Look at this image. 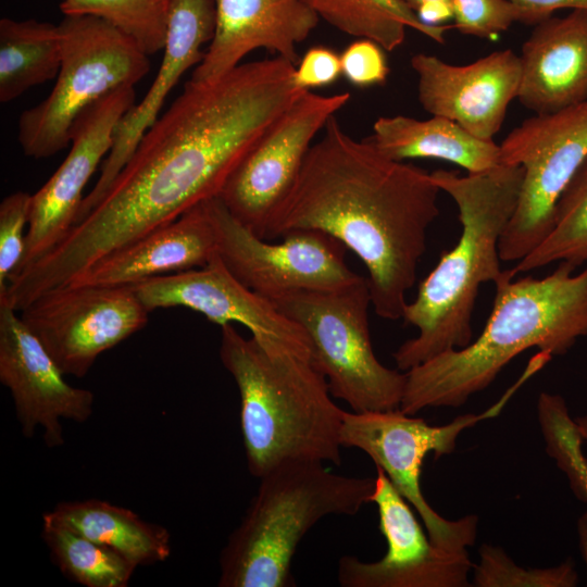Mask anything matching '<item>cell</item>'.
I'll use <instances>...</instances> for the list:
<instances>
[{
    "label": "cell",
    "instance_id": "6da1fadb",
    "mask_svg": "<svg viewBox=\"0 0 587 587\" xmlns=\"http://www.w3.org/2000/svg\"><path fill=\"white\" fill-rule=\"evenodd\" d=\"M275 57L218 79H190L147 129L100 202L50 253L72 278L104 255L216 197L257 141L307 90Z\"/></svg>",
    "mask_w": 587,
    "mask_h": 587
},
{
    "label": "cell",
    "instance_id": "7a4b0ae2",
    "mask_svg": "<svg viewBox=\"0 0 587 587\" xmlns=\"http://www.w3.org/2000/svg\"><path fill=\"white\" fill-rule=\"evenodd\" d=\"M440 191L430 173L354 139L333 115L264 239L294 229L332 236L366 267L375 313L402 320Z\"/></svg>",
    "mask_w": 587,
    "mask_h": 587
},
{
    "label": "cell",
    "instance_id": "3957f363",
    "mask_svg": "<svg viewBox=\"0 0 587 587\" xmlns=\"http://www.w3.org/2000/svg\"><path fill=\"white\" fill-rule=\"evenodd\" d=\"M559 262L549 275L515 278L503 270L482 334L466 347L442 352L405 372L399 409L458 408L487 388L517 354L530 349L565 354L587 336V265L579 273Z\"/></svg>",
    "mask_w": 587,
    "mask_h": 587
},
{
    "label": "cell",
    "instance_id": "277c9868",
    "mask_svg": "<svg viewBox=\"0 0 587 587\" xmlns=\"http://www.w3.org/2000/svg\"><path fill=\"white\" fill-rule=\"evenodd\" d=\"M430 175L453 199L461 235L452 249L441 253L415 299L404 308L402 320L416 327L417 335L392 354L403 372L473 340L472 316L479 288L495 284L503 273L499 245L519 202L524 168L500 163L482 173L437 170Z\"/></svg>",
    "mask_w": 587,
    "mask_h": 587
},
{
    "label": "cell",
    "instance_id": "5b68a950",
    "mask_svg": "<svg viewBox=\"0 0 587 587\" xmlns=\"http://www.w3.org/2000/svg\"><path fill=\"white\" fill-rule=\"evenodd\" d=\"M220 359L240 396L248 471L257 478L295 461L341 462L346 411L311 357L221 326Z\"/></svg>",
    "mask_w": 587,
    "mask_h": 587
},
{
    "label": "cell",
    "instance_id": "8992f818",
    "mask_svg": "<svg viewBox=\"0 0 587 587\" xmlns=\"http://www.w3.org/2000/svg\"><path fill=\"white\" fill-rule=\"evenodd\" d=\"M260 479L241 523L220 555V587L294 586L299 542L322 519L354 515L371 502L375 478L328 471L324 463H284Z\"/></svg>",
    "mask_w": 587,
    "mask_h": 587
},
{
    "label": "cell",
    "instance_id": "52a82bcc",
    "mask_svg": "<svg viewBox=\"0 0 587 587\" xmlns=\"http://www.w3.org/2000/svg\"><path fill=\"white\" fill-rule=\"evenodd\" d=\"M270 300L305 333L311 360L334 398L353 412L399 409L407 374L376 358L369 327L367 277L360 275L336 289L295 291Z\"/></svg>",
    "mask_w": 587,
    "mask_h": 587
},
{
    "label": "cell",
    "instance_id": "ba28073f",
    "mask_svg": "<svg viewBox=\"0 0 587 587\" xmlns=\"http://www.w3.org/2000/svg\"><path fill=\"white\" fill-rule=\"evenodd\" d=\"M58 26L62 58L57 82L50 95L18 120L21 148L35 159L63 150L86 109L122 87H134L150 70L149 55L98 17L66 15Z\"/></svg>",
    "mask_w": 587,
    "mask_h": 587
},
{
    "label": "cell",
    "instance_id": "9c48e42d",
    "mask_svg": "<svg viewBox=\"0 0 587 587\" xmlns=\"http://www.w3.org/2000/svg\"><path fill=\"white\" fill-rule=\"evenodd\" d=\"M516 385L496 404L479 414H464L449 424L433 426L400 409L385 411H346L340 432L342 447L366 453L387 475L400 495L415 509L432 542L446 550L464 551L478 533V516L469 514L450 521L438 514L421 490L425 457L435 458L454 451L459 435L478 422L497 416Z\"/></svg>",
    "mask_w": 587,
    "mask_h": 587
},
{
    "label": "cell",
    "instance_id": "30bf717a",
    "mask_svg": "<svg viewBox=\"0 0 587 587\" xmlns=\"http://www.w3.org/2000/svg\"><path fill=\"white\" fill-rule=\"evenodd\" d=\"M587 158V100L536 114L500 143V163L521 165L523 184L514 214L502 234L503 262L520 261L550 233L557 203Z\"/></svg>",
    "mask_w": 587,
    "mask_h": 587
},
{
    "label": "cell",
    "instance_id": "8fae6325",
    "mask_svg": "<svg viewBox=\"0 0 587 587\" xmlns=\"http://www.w3.org/2000/svg\"><path fill=\"white\" fill-rule=\"evenodd\" d=\"M205 203L221 260L240 283L267 299L336 289L360 277L346 262L347 248L323 232L294 229L272 242L240 223L218 196Z\"/></svg>",
    "mask_w": 587,
    "mask_h": 587
},
{
    "label": "cell",
    "instance_id": "7c38bea8",
    "mask_svg": "<svg viewBox=\"0 0 587 587\" xmlns=\"http://www.w3.org/2000/svg\"><path fill=\"white\" fill-rule=\"evenodd\" d=\"M349 100V92L322 96L304 91L248 151L218 195L240 223L265 238L313 139Z\"/></svg>",
    "mask_w": 587,
    "mask_h": 587
},
{
    "label": "cell",
    "instance_id": "4fadbf2b",
    "mask_svg": "<svg viewBox=\"0 0 587 587\" xmlns=\"http://www.w3.org/2000/svg\"><path fill=\"white\" fill-rule=\"evenodd\" d=\"M21 319L64 375L85 376L96 359L145 327L149 311L132 286L62 285L22 310Z\"/></svg>",
    "mask_w": 587,
    "mask_h": 587
},
{
    "label": "cell",
    "instance_id": "5bb4252c",
    "mask_svg": "<svg viewBox=\"0 0 587 587\" xmlns=\"http://www.w3.org/2000/svg\"><path fill=\"white\" fill-rule=\"evenodd\" d=\"M371 502L377 507L379 530L387 542L385 555L373 562L344 555L337 579L344 587H467L473 571L467 550L435 546L408 501L376 467Z\"/></svg>",
    "mask_w": 587,
    "mask_h": 587
},
{
    "label": "cell",
    "instance_id": "9a60e30c",
    "mask_svg": "<svg viewBox=\"0 0 587 587\" xmlns=\"http://www.w3.org/2000/svg\"><path fill=\"white\" fill-rule=\"evenodd\" d=\"M135 97L134 87H122L78 116L65 160L32 195L26 249L17 273L51 252L74 227L84 199L83 189L110 152L116 128L135 104Z\"/></svg>",
    "mask_w": 587,
    "mask_h": 587
},
{
    "label": "cell",
    "instance_id": "2e32d148",
    "mask_svg": "<svg viewBox=\"0 0 587 587\" xmlns=\"http://www.w3.org/2000/svg\"><path fill=\"white\" fill-rule=\"evenodd\" d=\"M0 382L11 392L22 434L41 427L47 447L64 444L62 420L84 423L93 412V392L71 386L52 357L16 310L0 302Z\"/></svg>",
    "mask_w": 587,
    "mask_h": 587
},
{
    "label": "cell",
    "instance_id": "e0dca14e",
    "mask_svg": "<svg viewBox=\"0 0 587 587\" xmlns=\"http://www.w3.org/2000/svg\"><path fill=\"white\" fill-rule=\"evenodd\" d=\"M151 312L185 307L221 326L239 323L251 336L311 357L308 337L273 302L240 283L216 254L207 265L146 279L132 286Z\"/></svg>",
    "mask_w": 587,
    "mask_h": 587
},
{
    "label": "cell",
    "instance_id": "ac0fdd59",
    "mask_svg": "<svg viewBox=\"0 0 587 587\" xmlns=\"http://www.w3.org/2000/svg\"><path fill=\"white\" fill-rule=\"evenodd\" d=\"M417 74V97L432 115L451 120L474 136L492 139L517 98L521 61L511 49L491 52L465 65L450 64L436 55L411 58Z\"/></svg>",
    "mask_w": 587,
    "mask_h": 587
},
{
    "label": "cell",
    "instance_id": "d6986e66",
    "mask_svg": "<svg viewBox=\"0 0 587 587\" xmlns=\"http://www.w3.org/2000/svg\"><path fill=\"white\" fill-rule=\"evenodd\" d=\"M214 30V0H171L161 66L143 99L135 103L118 124L100 177L84 197L75 225L103 198L143 134L160 116L167 95L183 74L202 61L204 52L201 48L212 40Z\"/></svg>",
    "mask_w": 587,
    "mask_h": 587
},
{
    "label": "cell",
    "instance_id": "ffe728a7",
    "mask_svg": "<svg viewBox=\"0 0 587 587\" xmlns=\"http://www.w3.org/2000/svg\"><path fill=\"white\" fill-rule=\"evenodd\" d=\"M215 30L191 79L215 80L237 67L249 52L264 48L297 64V45L319 15L303 0H214Z\"/></svg>",
    "mask_w": 587,
    "mask_h": 587
},
{
    "label": "cell",
    "instance_id": "44dd1931",
    "mask_svg": "<svg viewBox=\"0 0 587 587\" xmlns=\"http://www.w3.org/2000/svg\"><path fill=\"white\" fill-rule=\"evenodd\" d=\"M205 201L174 222L104 255L67 284L133 286L207 265L217 254V241Z\"/></svg>",
    "mask_w": 587,
    "mask_h": 587
},
{
    "label": "cell",
    "instance_id": "7402d4cb",
    "mask_svg": "<svg viewBox=\"0 0 587 587\" xmlns=\"http://www.w3.org/2000/svg\"><path fill=\"white\" fill-rule=\"evenodd\" d=\"M517 100L536 114L587 100V10L550 16L522 46Z\"/></svg>",
    "mask_w": 587,
    "mask_h": 587
},
{
    "label": "cell",
    "instance_id": "603a6c76",
    "mask_svg": "<svg viewBox=\"0 0 587 587\" xmlns=\"http://www.w3.org/2000/svg\"><path fill=\"white\" fill-rule=\"evenodd\" d=\"M384 155L396 160L438 159L469 173H482L500 164V145L482 139L458 123L432 115L416 120L405 115L382 116L366 138Z\"/></svg>",
    "mask_w": 587,
    "mask_h": 587
},
{
    "label": "cell",
    "instance_id": "cb8c5ba5",
    "mask_svg": "<svg viewBox=\"0 0 587 587\" xmlns=\"http://www.w3.org/2000/svg\"><path fill=\"white\" fill-rule=\"evenodd\" d=\"M42 516L116 551L136 567L171 555V535L165 527L104 500L59 502Z\"/></svg>",
    "mask_w": 587,
    "mask_h": 587
},
{
    "label": "cell",
    "instance_id": "d4e9b609",
    "mask_svg": "<svg viewBox=\"0 0 587 587\" xmlns=\"http://www.w3.org/2000/svg\"><path fill=\"white\" fill-rule=\"evenodd\" d=\"M62 58L58 25L0 20V101L8 103L58 76Z\"/></svg>",
    "mask_w": 587,
    "mask_h": 587
},
{
    "label": "cell",
    "instance_id": "484cf974",
    "mask_svg": "<svg viewBox=\"0 0 587 587\" xmlns=\"http://www.w3.org/2000/svg\"><path fill=\"white\" fill-rule=\"evenodd\" d=\"M320 18L359 39L377 42L384 50L394 51L411 27L429 39L445 42L453 25H428L420 20L405 0H303Z\"/></svg>",
    "mask_w": 587,
    "mask_h": 587
},
{
    "label": "cell",
    "instance_id": "4316f807",
    "mask_svg": "<svg viewBox=\"0 0 587 587\" xmlns=\"http://www.w3.org/2000/svg\"><path fill=\"white\" fill-rule=\"evenodd\" d=\"M42 539L64 576L86 587H126L136 566L116 551L42 516Z\"/></svg>",
    "mask_w": 587,
    "mask_h": 587
},
{
    "label": "cell",
    "instance_id": "83f0119b",
    "mask_svg": "<svg viewBox=\"0 0 587 587\" xmlns=\"http://www.w3.org/2000/svg\"><path fill=\"white\" fill-rule=\"evenodd\" d=\"M555 262L587 265V158L557 203L550 233L512 270L517 275Z\"/></svg>",
    "mask_w": 587,
    "mask_h": 587
},
{
    "label": "cell",
    "instance_id": "f1b7e54d",
    "mask_svg": "<svg viewBox=\"0 0 587 587\" xmlns=\"http://www.w3.org/2000/svg\"><path fill=\"white\" fill-rule=\"evenodd\" d=\"M171 0H63L66 15H89L115 27L148 55L164 48Z\"/></svg>",
    "mask_w": 587,
    "mask_h": 587
},
{
    "label": "cell",
    "instance_id": "f546056e",
    "mask_svg": "<svg viewBox=\"0 0 587 587\" xmlns=\"http://www.w3.org/2000/svg\"><path fill=\"white\" fill-rule=\"evenodd\" d=\"M537 415L547 454L566 475L575 497L587 502V458L582 449L585 439L565 400L560 395L541 392Z\"/></svg>",
    "mask_w": 587,
    "mask_h": 587
},
{
    "label": "cell",
    "instance_id": "4dcf8cb0",
    "mask_svg": "<svg viewBox=\"0 0 587 587\" xmlns=\"http://www.w3.org/2000/svg\"><path fill=\"white\" fill-rule=\"evenodd\" d=\"M479 561L473 565L476 587H574L578 575L571 562L551 567H523L500 547L483 544Z\"/></svg>",
    "mask_w": 587,
    "mask_h": 587
},
{
    "label": "cell",
    "instance_id": "1f68e13d",
    "mask_svg": "<svg viewBox=\"0 0 587 587\" xmlns=\"http://www.w3.org/2000/svg\"><path fill=\"white\" fill-rule=\"evenodd\" d=\"M32 196L16 191L0 204V295L17 273L26 249L24 228L29 221Z\"/></svg>",
    "mask_w": 587,
    "mask_h": 587
},
{
    "label": "cell",
    "instance_id": "d6a6232c",
    "mask_svg": "<svg viewBox=\"0 0 587 587\" xmlns=\"http://www.w3.org/2000/svg\"><path fill=\"white\" fill-rule=\"evenodd\" d=\"M454 24L461 34L494 38L514 22H523L520 9L510 0H451Z\"/></svg>",
    "mask_w": 587,
    "mask_h": 587
},
{
    "label": "cell",
    "instance_id": "836d02e7",
    "mask_svg": "<svg viewBox=\"0 0 587 587\" xmlns=\"http://www.w3.org/2000/svg\"><path fill=\"white\" fill-rule=\"evenodd\" d=\"M340 61L342 75L359 88L383 85L389 75L384 49L370 39L351 42L340 54Z\"/></svg>",
    "mask_w": 587,
    "mask_h": 587
},
{
    "label": "cell",
    "instance_id": "e575fe53",
    "mask_svg": "<svg viewBox=\"0 0 587 587\" xmlns=\"http://www.w3.org/2000/svg\"><path fill=\"white\" fill-rule=\"evenodd\" d=\"M341 74L340 55L328 47L315 46L295 66L294 83L301 89L310 90L334 84Z\"/></svg>",
    "mask_w": 587,
    "mask_h": 587
},
{
    "label": "cell",
    "instance_id": "d590c367",
    "mask_svg": "<svg viewBox=\"0 0 587 587\" xmlns=\"http://www.w3.org/2000/svg\"><path fill=\"white\" fill-rule=\"evenodd\" d=\"M521 11L525 24H538L559 9L587 10V0H510Z\"/></svg>",
    "mask_w": 587,
    "mask_h": 587
},
{
    "label": "cell",
    "instance_id": "8d00e7d4",
    "mask_svg": "<svg viewBox=\"0 0 587 587\" xmlns=\"http://www.w3.org/2000/svg\"><path fill=\"white\" fill-rule=\"evenodd\" d=\"M420 20L428 25H440L453 18L451 0H405Z\"/></svg>",
    "mask_w": 587,
    "mask_h": 587
},
{
    "label": "cell",
    "instance_id": "74e56055",
    "mask_svg": "<svg viewBox=\"0 0 587 587\" xmlns=\"http://www.w3.org/2000/svg\"><path fill=\"white\" fill-rule=\"evenodd\" d=\"M579 548L587 570V511L580 515L577 522ZM587 585V584H586Z\"/></svg>",
    "mask_w": 587,
    "mask_h": 587
},
{
    "label": "cell",
    "instance_id": "f35d334b",
    "mask_svg": "<svg viewBox=\"0 0 587 587\" xmlns=\"http://www.w3.org/2000/svg\"><path fill=\"white\" fill-rule=\"evenodd\" d=\"M578 424L582 436L587 441V416H578L575 419Z\"/></svg>",
    "mask_w": 587,
    "mask_h": 587
}]
</instances>
